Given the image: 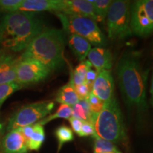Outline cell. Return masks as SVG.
I'll list each match as a JSON object with an SVG mask.
<instances>
[{"instance_id":"6da1fadb","label":"cell","mask_w":153,"mask_h":153,"mask_svg":"<svg viewBox=\"0 0 153 153\" xmlns=\"http://www.w3.org/2000/svg\"><path fill=\"white\" fill-rule=\"evenodd\" d=\"M116 74L126 105L138 116H144L148 111L146 91L148 71L143 70L139 53H124L118 62Z\"/></svg>"},{"instance_id":"7a4b0ae2","label":"cell","mask_w":153,"mask_h":153,"mask_svg":"<svg viewBox=\"0 0 153 153\" xmlns=\"http://www.w3.org/2000/svg\"><path fill=\"white\" fill-rule=\"evenodd\" d=\"M43 29V21L36 13H8L0 20V45L13 52H21Z\"/></svg>"},{"instance_id":"3957f363","label":"cell","mask_w":153,"mask_h":153,"mask_svg":"<svg viewBox=\"0 0 153 153\" xmlns=\"http://www.w3.org/2000/svg\"><path fill=\"white\" fill-rule=\"evenodd\" d=\"M65 32L57 28H44L24 50L21 58L33 59L51 71L65 65L64 51L66 45Z\"/></svg>"},{"instance_id":"277c9868","label":"cell","mask_w":153,"mask_h":153,"mask_svg":"<svg viewBox=\"0 0 153 153\" xmlns=\"http://www.w3.org/2000/svg\"><path fill=\"white\" fill-rule=\"evenodd\" d=\"M95 137L114 144H126L127 133L123 114L116 97L104 102V107L94 120Z\"/></svg>"},{"instance_id":"5b68a950","label":"cell","mask_w":153,"mask_h":153,"mask_svg":"<svg viewBox=\"0 0 153 153\" xmlns=\"http://www.w3.org/2000/svg\"><path fill=\"white\" fill-rule=\"evenodd\" d=\"M62 24L63 31L85 38L95 47L106 45L107 40L97 23L87 17L63 13H55Z\"/></svg>"},{"instance_id":"8992f818","label":"cell","mask_w":153,"mask_h":153,"mask_svg":"<svg viewBox=\"0 0 153 153\" xmlns=\"http://www.w3.org/2000/svg\"><path fill=\"white\" fill-rule=\"evenodd\" d=\"M132 3L126 0L112 1L106 16V30L111 41H123L133 35L131 27Z\"/></svg>"},{"instance_id":"52a82bcc","label":"cell","mask_w":153,"mask_h":153,"mask_svg":"<svg viewBox=\"0 0 153 153\" xmlns=\"http://www.w3.org/2000/svg\"><path fill=\"white\" fill-rule=\"evenodd\" d=\"M54 107V101L51 100L25 105L9 120L7 126V132L38 123L50 115Z\"/></svg>"},{"instance_id":"ba28073f","label":"cell","mask_w":153,"mask_h":153,"mask_svg":"<svg viewBox=\"0 0 153 153\" xmlns=\"http://www.w3.org/2000/svg\"><path fill=\"white\" fill-rule=\"evenodd\" d=\"M133 34L145 37L153 33V0H137L131 4Z\"/></svg>"},{"instance_id":"9c48e42d","label":"cell","mask_w":153,"mask_h":153,"mask_svg":"<svg viewBox=\"0 0 153 153\" xmlns=\"http://www.w3.org/2000/svg\"><path fill=\"white\" fill-rule=\"evenodd\" d=\"M50 72L48 68L37 60L19 57L16 82L22 87L35 85L46 79Z\"/></svg>"},{"instance_id":"30bf717a","label":"cell","mask_w":153,"mask_h":153,"mask_svg":"<svg viewBox=\"0 0 153 153\" xmlns=\"http://www.w3.org/2000/svg\"><path fill=\"white\" fill-rule=\"evenodd\" d=\"M91 92L104 102L114 97V82L111 70H101L91 87Z\"/></svg>"},{"instance_id":"8fae6325","label":"cell","mask_w":153,"mask_h":153,"mask_svg":"<svg viewBox=\"0 0 153 153\" xmlns=\"http://www.w3.org/2000/svg\"><path fill=\"white\" fill-rule=\"evenodd\" d=\"M3 153H27V142L20 129L9 131L1 140Z\"/></svg>"},{"instance_id":"7c38bea8","label":"cell","mask_w":153,"mask_h":153,"mask_svg":"<svg viewBox=\"0 0 153 153\" xmlns=\"http://www.w3.org/2000/svg\"><path fill=\"white\" fill-rule=\"evenodd\" d=\"M64 7V0H24L19 11L33 13L52 11L62 13Z\"/></svg>"},{"instance_id":"4fadbf2b","label":"cell","mask_w":153,"mask_h":153,"mask_svg":"<svg viewBox=\"0 0 153 153\" xmlns=\"http://www.w3.org/2000/svg\"><path fill=\"white\" fill-rule=\"evenodd\" d=\"M18 60L10 53L0 51V85L16 82Z\"/></svg>"},{"instance_id":"5bb4252c","label":"cell","mask_w":153,"mask_h":153,"mask_svg":"<svg viewBox=\"0 0 153 153\" xmlns=\"http://www.w3.org/2000/svg\"><path fill=\"white\" fill-rule=\"evenodd\" d=\"M63 14H74L87 17L97 22L94 8L91 1L87 0H64Z\"/></svg>"},{"instance_id":"9a60e30c","label":"cell","mask_w":153,"mask_h":153,"mask_svg":"<svg viewBox=\"0 0 153 153\" xmlns=\"http://www.w3.org/2000/svg\"><path fill=\"white\" fill-rule=\"evenodd\" d=\"M88 60L97 72L110 70L113 65V57L108 49L103 47H94L88 54Z\"/></svg>"},{"instance_id":"2e32d148","label":"cell","mask_w":153,"mask_h":153,"mask_svg":"<svg viewBox=\"0 0 153 153\" xmlns=\"http://www.w3.org/2000/svg\"><path fill=\"white\" fill-rule=\"evenodd\" d=\"M68 43L70 50L79 62L86 60L88 54L92 48L91 44L87 39L75 34L68 35Z\"/></svg>"},{"instance_id":"e0dca14e","label":"cell","mask_w":153,"mask_h":153,"mask_svg":"<svg viewBox=\"0 0 153 153\" xmlns=\"http://www.w3.org/2000/svg\"><path fill=\"white\" fill-rule=\"evenodd\" d=\"M55 100L60 104H65L72 107L79 102V99L76 95L74 87L68 82L57 91Z\"/></svg>"},{"instance_id":"ac0fdd59","label":"cell","mask_w":153,"mask_h":153,"mask_svg":"<svg viewBox=\"0 0 153 153\" xmlns=\"http://www.w3.org/2000/svg\"><path fill=\"white\" fill-rule=\"evenodd\" d=\"M45 134L43 126L41 123H36L33 125V133L27 142L28 148L29 150L38 151L45 140Z\"/></svg>"},{"instance_id":"d6986e66","label":"cell","mask_w":153,"mask_h":153,"mask_svg":"<svg viewBox=\"0 0 153 153\" xmlns=\"http://www.w3.org/2000/svg\"><path fill=\"white\" fill-rule=\"evenodd\" d=\"M72 116L91 123V114L87 99H81L72 107Z\"/></svg>"},{"instance_id":"ffe728a7","label":"cell","mask_w":153,"mask_h":153,"mask_svg":"<svg viewBox=\"0 0 153 153\" xmlns=\"http://www.w3.org/2000/svg\"><path fill=\"white\" fill-rule=\"evenodd\" d=\"M55 135L58 143L57 153L60 152L63 145L71 142L74 140L73 132L71 128L65 125H62L57 127L55 131Z\"/></svg>"},{"instance_id":"44dd1931","label":"cell","mask_w":153,"mask_h":153,"mask_svg":"<svg viewBox=\"0 0 153 153\" xmlns=\"http://www.w3.org/2000/svg\"><path fill=\"white\" fill-rule=\"evenodd\" d=\"M72 116V107L68 106L65 104H60L59 108H57L56 112L53 114H50L48 116L42 119L38 123L41 125H45V124L51 122V120L57 119V118H65L69 119Z\"/></svg>"},{"instance_id":"7402d4cb","label":"cell","mask_w":153,"mask_h":153,"mask_svg":"<svg viewBox=\"0 0 153 153\" xmlns=\"http://www.w3.org/2000/svg\"><path fill=\"white\" fill-rule=\"evenodd\" d=\"M97 17V22H103L106 18L112 1L111 0H96L91 1Z\"/></svg>"},{"instance_id":"603a6c76","label":"cell","mask_w":153,"mask_h":153,"mask_svg":"<svg viewBox=\"0 0 153 153\" xmlns=\"http://www.w3.org/2000/svg\"><path fill=\"white\" fill-rule=\"evenodd\" d=\"M94 153L111 152L113 153H123L118 150L114 143L96 137L94 143Z\"/></svg>"},{"instance_id":"cb8c5ba5","label":"cell","mask_w":153,"mask_h":153,"mask_svg":"<svg viewBox=\"0 0 153 153\" xmlns=\"http://www.w3.org/2000/svg\"><path fill=\"white\" fill-rule=\"evenodd\" d=\"M22 87L16 82L10 83L3 84L0 85V108L4 102L9 98L15 91L22 89Z\"/></svg>"},{"instance_id":"d4e9b609","label":"cell","mask_w":153,"mask_h":153,"mask_svg":"<svg viewBox=\"0 0 153 153\" xmlns=\"http://www.w3.org/2000/svg\"><path fill=\"white\" fill-rule=\"evenodd\" d=\"M86 99H87L88 104H89V109H90L91 114V123L93 124L94 120L97 117V116L102 110L104 102L100 100L98 97H96L92 92L89 94V95L88 96V97Z\"/></svg>"},{"instance_id":"484cf974","label":"cell","mask_w":153,"mask_h":153,"mask_svg":"<svg viewBox=\"0 0 153 153\" xmlns=\"http://www.w3.org/2000/svg\"><path fill=\"white\" fill-rule=\"evenodd\" d=\"M24 0H0V12L12 13L19 11Z\"/></svg>"},{"instance_id":"4316f807","label":"cell","mask_w":153,"mask_h":153,"mask_svg":"<svg viewBox=\"0 0 153 153\" xmlns=\"http://www.w3.org/2000/svg\"><path fill=\"white\" fill-rule=\"evenodd\" d=\"M74 89L75 90L76 95L79 97V100L86 99L89 95V94L91 92V87L85 82L79 85L75 86V87H74Z\"/></svg>"},{"instance_id":"83f0119b","label":"cell","mask_w":153,"mask_h":153,"mask_svg":"<svg viewBox=\"0 0 153 153\" xmlns=\"http://www.w3.org/2000/svg\"><path fill=\"white\" fill-rule=\"evenodd\" d=\"M79 137L93 136L95 137V131L93 124L88 121H83L82 126L80 130L79 133L78 134Z\"/></svg>"},{"instance_id":"f1b7e54d","label":"cell","mask_w":153,"mask_h":153,"mask_svg":"<svg viewBox=\"0 0 153 153\" xmlns=\"http://www.w3.org/2000/svg\"><path fill=\"white\" fill-rule=\"evenodd\" d=\"M92 68V65L89 62V60H85L83 62H81L76 67L75 69H74V71H75L76 73L79 74V75L85 78V75L87 74V72L89 71V70Z\"/></svg>"},{"instance_id":"f546056e","label":"cell","mask_w":153,"mask_h":153,"mask_svg":"<svg viewBox=\"0 0 153 153\" xmlns=\"http://www.w3.org/2000/svg\"><path fill=\"white\" fill-rule=\"evenodd\" d=\"M85 78L79 75L74 70H71L70 72V79L69 83L71 85L72 87H75L76 85H79L81 84L85 83Z\"/></svg>"},{"instance_id":"4dcf8cb0","label":"cell","mask_w":153,"mask_h":153,"mask_svg":"<svg viewBox=\"0 0 153 153\" xmlns=\"http://www.w3.org/2000/svg\"><path fill=\"white\" fill-rule=\"evenodd\" d=\"M97 74H98V72L96 70H93L92 68L89 70V71L87 72L85 75V83H87L90 87H92V85L94 82L95 81L96 78H97Z\"/></svg>"},{"instance_id":"1f68e13d","label":"cell","mask_w":153,"mask_h":153,"mask_svg":"<svg viewBox=\"0 0 153 153\" xmlns=\"http://www.w3.org/2000/svg\"><path fill=\"white\" fill-rule=\"evenodd\" d=\"M68 120L69 121H70L72 130H73L74 132H75V133L78 135V134L79 133L80 130H81L83 121L81 120L78 119V118L72 117V116H71V117L69 118Z\"/></svg>"},{"instance_id":"d6a6232c","label":"cell","mask_w":153,"mask_h":153,"mask_svg":"<svg viewBox=\"0 0 153 153\" xmlns=\"http://www.w3.org/2000/svg\"><path fill=\"white\" fill-rule=\"evenodd\" d=\"M33 125L25 126V127L22 128H19L21 130V131H22V133L23 134V135H24V137H25V139H26V142H28V139L30 138V135H31V134L33 133Z\"/></svg>"},{"instance_id":"836d02e7","label":"cell","mask_w":153,"mask_h":153,"mask_svg":"<svg viewBox=\"0 0 153 153\" xmlns=\"http://www.w3.org/2000/svg\"><path fill=\"white\" fill-rule=\"evenodd\" d=\"M150 103L153 107V72H152V79H151V85H150Z\"/></svg>"},{"instance_id":"e575fe53","label":"cell","mask_w":153,"mask_h":153,"mask_svg":"<svg viewBox=\"0 0 153 153\" xmlns=\"http://www.w3.org/2000/svg\"><path fill=\"white\" fill-rule=\"evenodd\" d=\"M2 134H3V131H2V127H1V126L0 125V147H1V140H2Z\"/></svg>"},{"instance_id":"d590c367","label":"cell","mask_w":153,"mask_h":153,"mask_svg":"<svg viewBox=\"0 0 153 153\" xmlns=\"http://www.w3.org/2000/svg\"><path fill=\"white\" fill-rule=\"evenodd\" d=\"M100 153H113V152H100Z\"/></svg>"}]
</instances>
